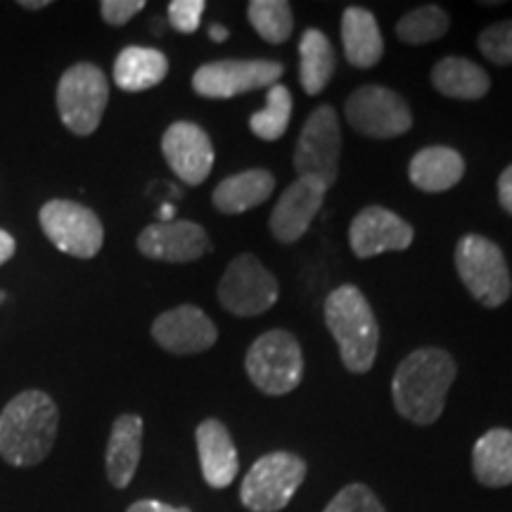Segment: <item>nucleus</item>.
<instances>
[{
    "label": "nucleus",
    "mask_w": 512,
    "mask_h": 512,
    "mask_svg": "<svg viewBox=\"0 0 512 512\" xmlns=\"http://www.w3.org/2000/svg\"><path fill=\"white\" fill-rule=\"evenodd\" d=\"M456 268L467 292L479 304L496 309L510 299L512 278L501 247L482 235H465L456 247Z\"/></svg>",
    "instance_id": "423d86ee"
},
{
    "label": "nucleus",
    "mask_w": 512,
    "mask_h": 512,
    "mask_svg": "<svg viewBox=\"0 0 512 512\" xmlns=\"http://www.w3.org/2000/svg\"><path fill=\"white\" fill-rule=\"evenodd\" d=\"M290 119H292V93L287 91L285 86H280V83H275V86L268 88L264 110L249 117V131H252L256 138L273 143V140L285 136L287 126H290Z\"/></svg>",
    "instance_id": "bb28decb"
},
{
    "label": "nucleus",
    "mask_w": 512,
    "mask_h": 512,
    "mask_svg": "<svg viewBox=\"0 0 512 512\" xmlns=\"http://www.w3.org/2000/svg\"><path fill=\"white\" fill-rule=\"evenodd\" d=\"M60 411L41 389L17 394L0 413V458L31 467L48 458L57 439Z\"/></svg>",
    "instance_id": "f03ea898"
},
{
    "label": "nucleus",
    "mask_w": 512,
    "mask_h": 512,
    "mask_svg": "<svg viewBox=\"0 0 512 512\" xmlns=\"http://www.w3.org/2000/svg\"><path fill=\"white\" fill-rule=\"evenodd\" d=\"M413 226L394 211L366 207L351 221L349 242L358 259H373L384 252H403L413 245Z\"/></svg>",
    "instance_id": "2eb2a0df"
},
{
    "label": "nucleus",
    "mask_w": 512,
    "mask_h": 512,
    "mask_svg": "<svg viewBox=\"0 0 512 512\" xmlns=\"http://www.w3.org/2000/svg\"><path fill=\"white\" fill-rule=\"evenodd\" d=\"M3 299H5V294H3V292H0V302H3Z\"/></svg>",
    "instance_id": "ea45409f"
},
{
    "label": "nucleus",
    "mask_w": 512,
    "mask_h": 512,
    "mask_svg": "<svg viewBox=\"0 0 512 512\" xmlns=\"http://www.w3.org/2000/svg\"><path fill=\"white\" fill-rule=\"evenodd\" d=\"M306 477V463L287 451L259 458L240 486V498L252 512L283 510Z\"/></svg>",
    "instance_id": "6e6552de"
},
{
    "label": "nucleus",
    "mask_w": 512,
    "mask_h": 512,
    "mask_svg": "<svg viewBox=\"0 0 512 512\" xmlns=\"http://www.w3.org/2000/svg\"><path fill=\"white\" fill-rule=\"evenodd\" d=\"M344 110H347V121L361 136L375 140L403 136L413 126V114L406 100L392 88L377 83H368L351 93Z\"/></svg>",
    "instance_id": "9b49d317"
},
{
    "label": "nucleus",
    "mask_w": 512,
    "mask_h": 512,
    "mask_svg": "<svg viewBox=\"0 0 512 512\" xmlns=\"http://www.w3.org/2000/svg\"><path fill=\"white\" fill-rule=\"evenodd\" d=\"M159 216H162V219H164V223H169L171 219H174V216H176V209L174 207H171V204H164V207H162V211H159Z\"/></svg>",
    "instance_id": "58836bf2"
},
{
    "label": "nucleus",
    "mask_w": 512,
    "mask_h": 512,
    "mask_svg": "<svg viewBox=\"0 0 512 512\" xmlns=\"http://www.w3.org/2000/svg\"><path fill=\"white\" fill-rule=\"evenodd\" d=\"M15 249H17L15 238H12L8 230L0 228V266L8 264L12 256H15Z\"/></svg>",
    "instance_id": "c9c22d12"
},
{
    "label": "nucleus",
    "mask_w": 512,
    "mask_h": 512,
    "mask_svg": "<svg viewBox=\"0 0 512 512\" xmlns=\"http://www.w3.org/2000/svg\"><path fill=\"white\" fill-rule=\"evenodd\" d=\"M325 195H328V190L320 183L309 181V178H297L280 195L271 214V221H268L273 238L283 242V245H292V242L302 240L311 221L316 219L320 207H323Z\"/></svg>",
    "instance_id": "f3484780"
},
{
    "label": "nucleus",
    "mask_w": 512,
    "mask_h": 512,
    "mask_svg": "<svg viewBox=\"0 0 512 512\" xmlns=\"http://www.w3.org/2000/svg\"><path fill=\"white\" fill-rule=\"evenodd\" d=\"M283 74V64L273 60H219L197 69L192 76V88L202 98L228 100L259 88H271Z\"/></svg>",
    "instance_id": "f8f14e48"
},
{
    "label": "nucleus",
    "mask_w": 512,
    "mask_h": 512,
    "mask_svg": "<svg viewBox=\"0 0 512 512\" xmlns=\"http://www.w3.org/2000/svg\"><path fill=\"white\" fill-rule=\"evenodd\" d=\"M448 31V15L439 5H422L403 15L396 24V36L406 46H425V43L439 41Z\"/></svg>",
    "instance_id": "c85d7f7f"
},
{
    "label": "nucleus",
    "mask_w": 512,
    "mask_h": 512,
    "mask_svg": "<svg viewBox=\"0 0 512 512\" xmlns=\"http://www.w3.org/2000/svg\"><path fill=\"white\" fill-rule=\"evenodd\" d=\"M325 323L335 337L342 363L351 373H368L380 347V325L366 294L354 285H342L325 299Z\"/></svg>",
    "instance_id": "7ed1b4c3"
},
{
    "label": "nucleus",
    "mask_w": 512,
    "mask_h": 512,
    "mask_svg": "<svg viewBox=\"0 0 512 512\" xmlns=\"http://www.w3.org/2000/svg\"><path fill=\"white\" fill-rule=\"evenodd\" d=\"M249 380L268 396L290 394L304 377V354L287 330L264 332L247 351Z\"/></svg>",
    "instance_id": "39448f33"
},
{
    "label": "nucleus",
    "mask_w": 512,
    "mask_h": 512,
    "mask_svg": "<svg viewBox=\"0 0 512 512\" xmlns=\"http://www.w3.org/2000/svg\"><path fill=\"white\" fill-rule=\"evenodd\" d=\"M152 337L169 354L190 356L214 347L216 339H219V330H216L214 320L202 309L183 304L171 311H164L152 323Z\"/></svg>",
    "instance_id": "4468645a"
},
{
    "label": "nucleus",
    "mask_w": 512,
    "mask_h": 512,
    "mask_svg": "<svg viewBox=\"0 0 512 512\" xmlns=\"http://www.w3.org/2000/svg\"><path fill=\"white\" fill-rule=\"evenodd\" d=\"M339 155H342V128L337 112L330 105H320L311 112L299 133L294 171L299 178H309L330 190L339 176Z\"/></svg>",
    "instance_id": "0eeeda50"
},
{
    "label": "nucleus",
    "mask_w": 512,
    "mask_h": 512,
    "mask_svg": "<svg viewBox=\"0 0 512 512\" xmlns=\"http://www.w3.org/2000/svg\"><path fill=\"white\" fill-rule=\"evenodd\" d=\"M278 280L254 254L230 261L219 283V302L233 316H261L278 302Z\"/></svg>",
    "instance_id": "9d476101"
},
{
    "label": "nucleus",
    "mask_w": 512,
    "mask_h": 512,
    "mask_svg": "<svg viewBox=\"0 0 512 512\" xmlns=\"http://www.w3.org/2000/svg\"><path fill=\"white\" fill-rule=\"evenodd\" d=\"M126 512H190V508H176V505H166L159 501H138Z\"/></svg>",
    "instance_id": "f704fd0d"
},
{
    "label": "nucleus",
    "mask_w": 512,
    "mask_h": 512,
    "mask_svg": "<svg viewBox=\"0 0 512 512\" xmlns=\"http://www.w3.org/2000/svg\"><path fill=\"white\" fill-rule=\"evenodd\" d=\"M138 249L147 259L169 261V264H190L202 259L211 249L209 235L200 223L169 221L152 223L138 235Z\"/></svg>",
    "instance_id": "dca6fc26"
},
{
    "label": "nucleus",
    "mask_w": 512,
    "mask_h": 512,
    "mask_svg": "<svg viewBox=\"0 0 512 512\" xmlns=\"http://www.w3.org/2000/svg\"><path fill=\"white\" fill-rule=\"evenodd\" d=\"M197 453H200V465L204 482L214 489H226L238 477V448L219 420H204L195 432Z\"/></svg>",
    "instance_id": "a211bd4d"
},
{
    "label": "nucleus",
    "mask_w": 512,
    "mask_h": 512,
    "mask_svg": "<svg viewBox=\"0 0 512 512\" xmlns=\"http://www.w3.org/2000/svg\"><path fill=\"white\" fill-rule=\"evenodd\" d=\"M209 38H211V41H216V43L228 41V29L223 27V24H211V27H209Z\"/></svg>",
    "instance_id": "e433bc0d"
},
{
    "label": "nucleus",
    "mask_w": 512,
    "mask_h": 512,
    "mask_svg": "<svg viewBox=\"0 0 512 512\" xmlns=\"http://www.w3.org/2000/svg\"><path fill=\"white\" fill-rule=\"evenodd\" d=\"M22 8H27V10H41V8H48V0H22Z\"/></svg>",
    "instance_id": "4c0bfd02"
},
{
    "label": "nucleus",
    "mask_w": 512,
    "mask_h": 512,
    "mask_svg": "<svg viewBox=\"0 0 512 512\" xmlns=\"http://www.w3.org/2000/svg\"><path fill=\"white\" fill-rule=\"evenodd\" d=\"M162 152L171 171L188 185H202L214 169V145L209 133L192 121H176L166 128Z\"/></svg>",
    "instance_id": "ddd939ff"
},
{
    "label": "nucleus",
    "mask_w": 512,
    "mask_h": 512,
    "mask_svg": "<svg viewBox=\"0 0 512 512\" xmlns=\"http://www.w3.org/2000/svg\"><path fill=\"white\" fill-rule=\"evenodd\" d=\"M249 24L266 43L280 46L292 36L294 17L290 3L285 0H254L247 8Z\"/></svg>",
    "instance_id": "cd10ccee"
},
{
    "label": "nucleus",
    "mask_w": 512,
    "mask_h": 512,
    "mask_svg": "<svg viewBox=\"0 0 512 512\" xmlns=\"http://www.w3.org/2000/svg\"><path fill=\"white\" fill-rule=\"evenodd\" d=\"M207 10L204 0H174L169 3V22L181 34H192L200 29L202 15Z\"/></svg>",
    "instance_id": "2f4dec72"
},
{
    "label": "nucleus",
    "mask_w": 512,
    "mask_h": 512,
    "mask_svg": "<svg viewBox=\"0 0 512 512\" xmlns=\"http://www.w3.org/2000/svg\"><path fill=\"white\" fill-rule=\"evenodd\" d=\"M472 470L479 484L501 489L512 484V430L494 427L472 448Z\"/></svg>",
    "instance_id": "b1692460"
},
{
    "label": "nucleus",
    "mask_w": 512,
    "mask_h": 512,
    "mask_svg": "<svg viewBox=\"0 0 512 512\" xmlns=\"http://www.w3.org/2000/svg\"><path fill=\"white\" fill-rule=\"evenodd\" d=\"M432 86L456 100H479L489 93L491 79L482 67L465 57H444L434 64Z\"/></svg>",
    "instance_id": "393cba45"
},
{
    "label": "nucleus",
    "mask_w": 512,
    "mask_h": 512,
    "mask_svg": "<svg viewBox=\"0 0 512 512\" xmlns=\"http://www.w3.org/2000/svg\"><path fill=\"white\" fill-rule=\"evenodd\" d=\"M140 453H143V418L138 415H119L112 425L107 441V479L117 489H126L136 477Z\"/></svg>",
    "instance_id": "6ab92c4d"
},
{
    "label": "nucleus",
    "mask_w": 512,
    "mask_h": 512,
    "mask_svg": "<svg viewBox=\"0 0 512 512\" xmlns=\"http://www.w3.org/2000/svg\"><path fill=\"white\" fill-rule=\"evenodd\" d=\"M140 10H145V0H102V19L112 27H124Z\"/></svg>",
    "instance_id": "473e14b6"
},
{
    "label": "nucleus",
    "mask_w": 512,
    "mask_h": 512,
    "mask_svg": "<svg viewBox=\"0 0 512 512\" xmlns=\"http://www.w3.org/2000/svg\"><path fill=\"white\" fill-rule=\"evenodd\" d=\"M43 233L60 252L76 259H93L105 242V228L93 209L72 200H50L38 214Z\"/></svg>",
    "instance_id": "1a4fd4ad"
},
{
    "label": "nucleus",
    "mask_w": 512,
    "mask_h": 512,
    "mask_svg": "<svg viewBox=\"0 0 512 512\" xmlns=\"http://www.w3.org/2000/svg\"><path fill=\"white\" fill-rule=\"evenodd\" d=\"M408 176H411V183L415 188L425 192L451 190L465 176V159L453 147H425V150H420L411 159Z\"/></svg>",
    "instance_id": "aec40b11"
},
{
    "label": "nucleus",
    "mask_w": 512,
    "mask_h": 512,
    "mask_svg": "<svg viewBox=\"0 0 512 512\" xmlns=\"http://www.w3.org/2000/svg\"><path fill=\"white\" fill-rule=\"evenodd\" d=\"M337 67L330 38L320 29H306L299 41V81L306 95L323 93Z\"/></svg>",
    "instance_id": "a878e982"
},
{
    "label": "nucleus",
    "mask_w": 512,
    "mask_h": 512,
    "mask_svg": "<svg viewBox=\"0 0 512 512\" xmlns=\"http://www.w3.org/2000/svg\"><path fill=\"white\" fill-rule=\"evenodd\" d=\"M169 74V60L162 50L128 46L114 60V83L126 93H140L162 83Z\"/></svg>",
    "instance_id": "5701e85b"
},
{
    "label": "nucleus",
    "mask_w": 512,
    "mask_h": 512,
    "mask_svg": "<svg viewBox=\"0 0 512 512\" xmlns=\"http://www.w3.org/2000/svg\"><path fill=\"white\" fill-rule=\"evenodd\" d=\"M275 188V178L271 171L266 169H249L242 174L228 176L216 185L214 195V207L221 214H245V211L264 204Z\"/></svg>",
    "instance_id": "412c9836"
},
{
    "label": "nucleus",
    "mask_w": 512,
    "mask_h": 512,
    "mask_svg": "<svg viewBox=\"0 0 512 512\" xmlns=\"http://www.w3.org/2000/svg\"><path fill=\"white\" fill-rule=\"evenodd\" d=\"M342 43L349 64L370 69L382 60L384 41L377 19L366 8H347L342 15Z\"/></svg>",
    "instance_id": "4be33fe9"
},
{
    "label": "nucleus",
    "mask_w": 512,
    "mask_h": 512,
    "mask_svg": "<svg viewBox=\"0 0 512 512\" xmlns=\"http://www.w3.org/2000/svg\"><path fill=\"white\" fill-rule=\"evenodd\" d=\"M498 202L508 214H512V164L498 178Z\"/></svg>",
    "instance_id": "72a5a7b5"
},
{
    "label": "nucleus",
    "mask_w": 512,
    "mask_h": 512,
    "mask_svg": "<svg viewBox=\"0 0 512 512\" xmlns=\"http://www.w3.org/2000/svg\"><path fill=\"white\" fill-rule=\"evenodd\" d=\"M456 361L444 349H418L396 368L392 380L394 406L415 425H432L441 418L448 389L456 380Z\"/></svg>",
    "instance_id": "f257e3e1"
},
{
    "label": "nucleus",
    "mask_w": 512,
    "mask_h": 512,
    "mask_svg": "<svg viewBox=\"0 0 512 512\" xmlns=\"http://www.w3.org/2000/svg\"><path fill=\"white\" fill-rule=\"evenodd\" d=\"M323 512H384V505L366 484H349L332 498Z\"/></svg>",
    "instance_id": "7c9ffc66"
},
{
    "label": "nucleus",
    "mask_w": 512,
    "mask_h": 512,
    "mask_svg": "<svg viewBox=\"0 0 512 512\" xmlns=\"http://www.w3.org/2000/svg\"><path fill=\"white\" fill-rule=\"evenodd\" d=\"M479 50H482L486 60L498 64V67L512 64V19L484 29L479 34Z\"/></svg>",
    "instance_id": "c756f323"
},
{
    "label": "nucleus",
    "mask_w": 512,
    "mask_h": 512,
    "mask_svg": "<svg viewBox=\"0 0 512 512\" xmlns=\"http://www.w3.org/2000/svg\"><path fill=\"white\" fill-rule=\"evenodd\" d=\"M55 100L62 124L76 136H91L110 102V83L98 64L79 62L62 74Z\"/></svg>",
    "instance_id": "20e7f679"
}]
</instances>
